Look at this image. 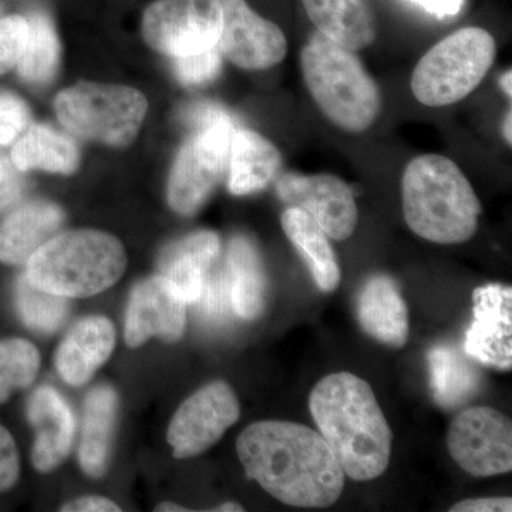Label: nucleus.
Returning <instances> with one entry per match:
<instances>
[{
  "label": "nucleus",
  "instance_id": "a878e982",
  "mask_svg": "<svg viewBox=\"0 0 512 512\" xmlns=\"http://www.w3.org/2000/svg\"><path fill=\"white\" fill-rule=\"evenodd\" d=\"M427 363L431 394L441 409H457L480 392L483 377L473 362L454 346H434L427 355Z\"/></svg>",
  "mask_w": 512,
  "mask_h": 512
},
{
  "label": "nucleus",
  "instance_id": "4468645a",
  "mask_svg": "<svg viewBox=\"0 0 512 512\" xmlns=\"http://www.w3.org/2000/svg\"><path fill=\"white\" fill-rule=\"evenodd\" d=\"M187 303L174 291L164 276L156 275L140 282L128 301L124 338L130 348L158 338L167 343L184 336Z\"/></svg>",
  "mask_w": 512,
  "mask_h": 512
},
{
  "label": "nucleus",
  "instance_id": "f257e3e1",
  "mask_svg": "<svg viewBox=\"0 0 512 512\" xmlns=\"http://www.w3.org/2000/svg\"><path fill=\"white\" fill-rule=\"evenodd\" d=\"M237 453L249 477L292 507H332L345 488V473L328 443L302 424H251L239 434Z\"/></svg>",
  "mask_w": 512,
  "mask_h": 512
},
{
  "label": "nucleus",
  "instance_id": "412c9836",
  "mask_svg": "<svg viewBox=\"0 0 512 512\" xmlns=\"http://www.w3.org/2000/svg\"><path fill=\"white\" fill-rule=\"evenodd\" d=\"M319 33L359 52L375 43L377 25L370 0H302Z\"/></svg>",
  "mask_w": 512,
  "mask_h": 512
},
{
  "label": "nucleus",
  "instance_id": "2f4dec72",
  "mask_svg": "<svg viewBox=\"0 0 512 512\" xmlns=\"http://www.w3.org/2000/svg\"><path fill=\"white\" fill-rule=\"evenodd\" d=\"M28 35L26 16L9 15L0 18V74L9 73L18 66Z\"/></svg>",
  "mask_w": 512,
  "mask_h": 512
},
{
  "label": "nucleus",
  "instance_id": "473e14b6",
  "mask_svg": "<svg viewBox=\"0 0 512 512\" xmlns=\"http://www.w3.org/2000/svg\"><path fill=\"white\" fill-rule=\"evenodd\" d=\"M197 303L201 305L202 318L208 322H221L227 318L229 308H232L227 268L215 272L210 269Z\"/></svg>",
  "mask_w": 512,
  "mask_h": 512
},
{
  "label": "nucleus",
  "instance_id": "39448f33",
  "mask_svg": "<svg viewBox=\"0 0 512 512\" xmlns=\"http://www.w3.org/2000/svg\"><path fill=\"white\" fill-rule=\"evenodd\" d=\"M303 79L335 126L348 133H363L382 110V93L353 50L313 33L301 52Z\"/></svg>",
  "mask_w": 512,
  "mask_h": 512
},
{
  "label": "nucleus",
  "instance_id": "ddd939ff",
  "mask_svg": "<svg viewBox=\"0 0 512 512\" xmlns=\"http://www.w3.org/2000/svg\"><path fill=\"white\" fill-rule=\"evenodd\" d=\"M217 47L239 69L266 70L285 59L288 40L279 26L249 8L247 0H222Z\"/></svg>",
  "mask_w": 512,
  "mask_h": 512
},
{
  "label": "nucleus",
  "instance_id": "dca6fc26",
  "mask_svg": "<svg viewBox=\"0 0 512 512\" xmlns=\"http://www.w3.org/2000/svg\"><path fill=\"white\" fill-rule=\"evenodd\" d=\"M28 419L36 431L33 467L39 473H52L72 451L76 430L72 409L57 390L42 386L30 397Z\"/></svg>",
  "mask_w": 512,
  "mask_h": 512
},
{
  "label": "nucleus",
  "instance_id": "f8f14e48",
  "mask_svg": "<svg viewBox=\"0 0 512 512\" xmlns=\"http://www.w3.org/2000/svg\"><path fill=\"white\" fill-rule=\"evenodd\" d=\"M276 192L286 204L311 215L329 238L345 241L355 232L359 220L355 194L336 175L284 174L276 183Z\"/></svg>",
  "mask_w": 512,
  "mask_h": 512
},
{
  "label": "nucleus",
  "instance_id": "2eb2a0df",
  "mask_svg": "<svg viewBox=\"0 0 512 512\" xmlns=\"http://www.w3.org/2000/svg\"><path fill=\"white\" fill-rule=\"evenodd\" d=\"M473 315L464 340L470 359L498 370L512 367V289L491 284L473 292Z\"/></svg>",
  "mask_w": 512,
  "mask_h": 512
},
{
  "label": "nucleus",
  "instance_id": "1a4fd4ad",
  "mask_svg": "<svg viewBox=\"0 0 512 512\" xmlns=\"http://www.w3.org/2000/svg\"><path fill=\"white\" fill-rule=\"evenodd\" d=\"M222 0H154L141 19V36L161 55L185 57L217 46Z\"/></svg>",
  "mask_w": 512,
  "mask_h": 512
},
{
  "label": "nucleus",
  "instance_id": "4c0bfd02",
  "mask_svg": "<svg viewBox=\"0 0 512 512\" xmlns=\"http://www.w3.org/2000/svg\"><path fill=\"white\" fill-rule=\"evenodd\" d=\"M63 512H120L121 508L113 501L100 495H87V497L76 498L62 505Z\"/></svg>",
  "mask_w": 512,
  "mask_h": 512
},
{
  "label": "nucleus",
  "instance_id": "20e7f679",
  "mask_svg": "<svg viewBox=\"0 0 512 512\" xmlns=\"http://www.w3.org/2000/svg\"><path fill=\"white\" fill-rule=\"evenodd\" d=\"M127 268L123 244L99 229L56 234L30 256L26 278L64 298H90L117 284Z\"/></svg>",
  "mask_w": 512,
  "mask_h": 512
},
{
  "label": "nucleus",
  "instance_id": "72a5a7b5",
  "mask_svg": "<svg viewBox=\"0 0 512 512\" xmlns=\"http://www.w3.org/2000/svg\"><path fill=\"white\" fill-rule=\"evenodd\" d=\"M32 114L28 104L15 94H0V146H9L30 126Z\"/></svg>",
  "mask_w": 512,
  "mask_h": 512
},
{
  "label": "nucleus",
  "instance_id": "37998d69",
  "mask_svg": "<svg viewBox=\"0 0 512 512\" xmlns=\"http://www.w3.org/2000/svg\"><path fill=\"white\" fill-rule=\"evenodd\" d=\"M217 511L241 512V511H244V507H242V505H239L237 503H225V504L220 505V507L217 508Z\"/></svg>",
  "mask_w": 512,
  "mask_h": 512
},
{
  "label": "nucleus",
  "instance_id": "e433bc0d",
  "mask_svg": "<svg viewBox=\"0 0 512 512\" xmlns=\"http://www.w3.org/2000/svg\"><path fill=\"white\" fill-rule=\"evenodd\" d=\"M451 512H511V497L470 498L450 508Z\"/></svg>",
  "mask_w": 512,
  "mask_h": 512
},
{
  "label": "nucleus",
  "instance_id": "c85d7f7f",
  "mask_svg": "<svg viewBox=\"0 0 512 512\" xmlns=\"http://www.w3.org/2000/svg\"><path fill=\"white\" fill-rule=\"evenodd\" d=\"M16 309L29 329L53 333L69 315V298L36 288L23 274L16 285Z\"/></svg>",
  "mask_w": 512,
  "mask_h": 512
},
{
  "label": "nucleus",
  "instance_id": "7c9ffc66",
  "mask_svg": "<svg viewBox=\"0 0 512 512\" xmlns=\"http://www.w3.org/2000/svg\"><path fill=\"white\" fill-rule=\"evenodd\" d=\"M174 72L185 86H202L212 82L221 72L222 60L217 46L197 55L174 59Z\"/></svg>",
  "mask_w": 512,
  "mask_h": 512
},
{
  "label": "nucleus",
  "instance_id": "9d476101",
  "mask_svg": "<svg viewBox=\"0 0 512 512\" xmlns=\"http://www.w3.org/2000/svg\"><path fill=\"white\" fill-rule=\"evenodd\" d=\"M447 448L458 466L474 477L512 470V424L493 407H470L451 421Z\"/></svg>",
  "mask_w": 512,
  "mask_h": 512
},
{
  "label": "nucleus",
  "instance_id": "5701e85b",
  "mask_svg": "<svg viewBox=\"0 0 512 512\" xmlns=\"http://www.w3.org/2000/svg\"><path fill=\"white\" fill-rule=\"evenodd\" d=\"M119 396L111 386H97L84 404L79 461L87 476L99 478L109 467L111 444L116 431Z\"/></svg>",
  "mask_w": 512,
  "mask_h": 512
},
{
  "label": "nucleus",
  "instance_id": "58836bf2",
  "mask_svg": "<svg viewBox=\"0 0 512 512\" xmlns=\"http://www.w3.org/2000/svg\"><path fill=\"white\" fill-rule=\"evenodd\" d=\"M439 19L454 18L463 9L464 0H410Z\"/></svg>",
  "mask_w": 512,
  "mask_h": 512
},
{
  "label": "nucleus",
  "instance_id": "f3484780",
  "mask_svg": "<svg viewBox=\"0 0 512 512\" xmlns=\"http://www.w3.org/2000/svg\"><path fill=\"white\" fill-rule=\"evenodd\" d=\"M116 330L104 316H90L73 326L56 350L55 366L64 382L83 386L110 359Z\"/></svg>",
  "mask_w": 512,
  "mask_h": 512
},
{
  "label": "nucleus",
  "instance_id": "c9c22d12",
  "mask_svg": "<svg viewBox=\"0 0 512 512\" xmlns=\"http://www.w3.org/2000/svg\"><path fill=\"white\" fill-rule=\"evenodd\" d=\"M20 457L12 434L0 424V494L12 490L19 481Z\"/></svg>",
  "mask_w": 512,
  "mask_h": 512
},
{
  "label": "nucleus",
  "instance_id": "c756f323",
  "mask_svg": "<svg viewBox=\"0 0 512 512\" xmlns=\"http://www.w3.org/2000/svg\"><path fill=\"white\" fill-rule=\"evenodd\" d=\"M39 350L26 339L0 340V404L16 390L26 389L39 375Z\"/></svg>",
  "mask_w": 512,
  "mask_h": 512
},
{
  "label": "nucleus",
  "instance_id": "f704fd0d",
  "mask_svg": "<svg viewBox=\"0 0 512 512\" xmlns=\"http://www.w3.org/2000/svg\"><path fill=\"white\" fill-rule=\"evenodd\" d=\"M25 177L13 163L12 157L0 146V214L9 211L22 200Z\"/></svg>",
  "mask_w": 512,
  "mask_h": 512
},
{
  "label": "nucleus",
  "instance_id": "423d86ee",
  "mask_svg": "<svg viewBox=\"0 0 512 512\" xmlns=\"http://www.w3.org/2000/svg\"><path fill=\"white\" fill-rule=\"evenodd\" d=\"M57 119L83 140L110 147H128L147 116L148 101L133 87L79 82L53 101Z\"/></svg>",
  "mask_w": 512,
  "mask_h": 512
},
{
  "label": "nucleus",
  "instance_id": "6e6552de",
  "mask_svg": "<svg viewBox=\"0 0 512 512\" xmlns=\"http://www.w3.org/2000/svg\"><path fill=\"white\" fill-rule=\"evenodd\" d=\"M201 117V126L178 151L168 178V204L184 217L200 210L220 183L235 131L221 110H208Z\"/></svg>",
  "mask_w": 512,
  "mask_h": 512
},
{
  "label": "nucleus",
  "instance_id": "bb28decb",
  "mask_svg": "<svg viewBox=\"0 0 512 512\" xmlns=\"http://www.w3.org/2000/svg\"><path fill=\"white\" fill-rule=\"evenodd\" d=\"M20 171L43 170L73 174L80 165V153L72 138L45 124L29 126L10 151Z\"/></svg>",
  "mask_w": 512,
  "mask_h": 512
},
{
  "label": "nucleus",
  "instance_id": "b1692460",
  "mask_svg": "<svg viewBox=\"0 0 512 512\" xmlns=\"http://www.w3.org/2000/svg\"><path fill=\"white\" fill-rule=\"evenodd\" d=\"M231 306L239 318L258 319L266 308L268 282L261 256L245 237L229 242L227 265Z\"/></svg>",
  "mask_w": 512,
  "mask_h": 512
},
{
  "label": "nucleus",
  "instance_id": "ea45409f",
  "mask_svg": "<svg viewBox=\"0 0 512 512\" xmlns=\"http://www.w3.org/2000/svg\"><path fill=\"white\" fill-rule=\"evenodd\" d=\"M156 511L157 512H187V511H190V510H187V508L185 507H181V505H178V504H174V503H163V504H160L158 505V507L156 508Z\"/></svg>",
  "mask_w": 512,
  "mask_h": 512
},
{
  "label": "nucleus",
  "instance_id": "9b49d317",
  "mask_svg": "<svg viewBox=\"0 0 512 512\" xmlns=\"http://www.w3.org/2000/svg\"><path fill=\"white\" fill-rule=\"evenodd\" d=\"M241 416V407L231 386L221 380L205 384L175 412L167 441L178 460L200 456L222 439Z\"/></svg>",
  "mask_w": 512,
  "mask_h": 512
},
{
  "label": "nucleus",
  "instance_id": "a19ab883",
  "mask_svg": "<svg viewBox=\"0 0 512 512\" xmlns=\"http://www.w3.org/2000/svg\"><path fill=\"white\" fill-rule=\"evenodd\" d=\"M511 121H512V116H511V109H510V110H508L507 117H505V124H504L505 140H507V143L510 144V146L512 144Z\"/></svg>",
  "mask_w": 512,
  "mask_h": 512
},
{
  "label": "nucleus",
  "instance_id": "aec40b11",
  "mask_svg": "<svg viewBox=\"0 0 512 512\" xmlns=\"http://www.w3.org/2000/svg\"><path fill=\"white\" fill-rule=\"evenodd\" d=\"M220 251V237L215 232H194L164 249L160 275L170 282L187 305L197 303L205 278Z\"/></svg>",
  "mask_w": 512,
  "mask_h": 512
},
{
  "label": "nucleus",
  "instance_id": "393cba45",
  "mask_svg": "<svg viewBox=\"0 0 512 512\" xmlns=\"http://www.w3.org/2000/svg\"><path fill=\"white\" fill-rule=\"evenodd\" d=\"M281 222L286 237L302 255L320 291H335L340 282V268L328 235L301 208L289 207Z\"/></svg>",
  "mask_w": 512,
  "mask_h": 512
},
{
  "label": "nucleus",
  "instance_id": "79ce46f5",
  "mask_svg": "<svg viewBox=\"0 0 512 512\" xmlns=\"http://www.w3.org/2000/svg\"><path fill=\"white\" fill-rule=\"evenodd\" d=\"M511 77V70H508V72L504 74L503 79H501V87H503L504 93L507 94V96L510 97V99L512 96Z\"/></svg>",
  "mask_w": 512,
  "mask_h": 512
},
{
  "label": "nucleus",
  "instance_id": "a211bd4d",
  "mask_svg": "<svg viewBox=\"0 0 512 512\" xmlns=\"http://www.w3.org/2000/svg\"><path fill=\"white\" fill-rule=\"evenodd\" d=\"M66 215L59 205L32 201L10 212L0 224V262L26 265L30 256L55 237Z\"/></svg>",
  "mask_w": 512,
  "mask_h": 512
},
{
  "label": "nucleus",
  "instance_id": "4be33fe9",
  "mask_svg": "<svg viewBox=\"0 0 512 512\" xmlns=\"http://www.w3.org/2000/svg\"><path fill=\"white\" fill-rule=\"evenodd\" d=\"M228 167V190L241 197L268 187L281 171L282 156L268 138L241 128L232 134Z\"/></svg>",
  "mask_w": 512,
  "mask_h": 512
},
{
  "label": "nucleus",
  "instance_id": "cd10ccee",
  "mask_svg": "<svg viewBox=\"0 0 512 512\" xmlns=\"http://www.w3.org/2000/svg\"><path fill=\"white\" fill-rule=\"evenodd\" d=\"M28 40L18 63L19 76L33 84H47L55 79L60 66V42L55 25L45 12L26 16Z\"/></svg>",
  "mask_w": 512,
  "mask_h": 512
},
{
  "label": "nucleus",
  "instance_id": "0eeeda50",
  "mask_svg": "<svg viewBox=\"0 0 512 512\" xmlns=\"http://www.w3.org/2000/svg\"><path fill=\"white\" fill-rule=\"evenodd\" d=\"M497 45L481 28L444 37L414 67L412 92L424 106L444 107L466 99L494 64Z\"/></svg>",
  "mask_w": 512,
  "mask_h": 512
},
{
  "label": "nucleus",
  "instance_id": "6ab92c4d",
  "mask_svg": "<svg viewBox=\"0 0 512 512\" xmlns=\"http://www.w3.org/2000/svg\"><path fill=\"white\" fill-rule=\"evenodd\" d=\"M357 319L367 335L389 348H403L409 338V318L402 292L386 275L372 276L357 298Z\"/></svg>",
  "mask_w": 512,
  "mask_h": 512
},
{
  "label": "nucleus",
  "instance_id": "7ed1b4c3",
  "mask_svg": "<svg viewBox=\"0 0 512 512\" xmlns=\"http://www.w3.org/2000/svg\"><path fill=\"white\" fill-rule=\"evenodd\" d=\"M403 214L414 234L434 244H463L483 212L473 185L450 158H414L402 180Z\"/></svg>",
  "mask_w": 512,
  "mask_h": 512
},
{
  "label": "nucleus",
  "instance_id": "f03ea898",
  "mask_svg": "<svg viewBox=\"0 0 512 512\" xmlns=\"http://www.w3.org/2000/svg\"><path fill=\"white\" fill-rule=\"evenodd\" d=\"M309 409L345 476L355 481L382 476L393 434L369 383L353 373H332L313 387Z\"/></svg>",
  "mask_w": 512,
  "mask_h": 512
}]
</instances>
